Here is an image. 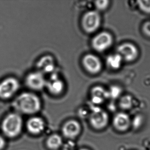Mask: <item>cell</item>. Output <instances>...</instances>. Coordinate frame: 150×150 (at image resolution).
Here are the masks:
<instances>
[{"label":"cell","instance_id":"cell-2","mask_svg":"<svg viewBox=\"0 0 150 150\" xmlns=\"http://www.w3.org/2000/svg\"><path fill=\"white\" fill-rule=\"evenodd\" d=\"M23 120L19 114L8 115L2 122L1 128L5 135L10 138L17 137L21 132Z\"/></svg>","mask_w":150,"mask_h":150},{"label":"cell","instance_id":"cell-15","mask_svg":"<svg viewBox=\"0 0 150 150\" xmlns=\"http://www.w3.org/2000/svg\"><path fill=\"white\" fill-rule=\"evenodd\" d=\"M122 58L117 53L109 55L106 59V64L110 69L114 70L119 69L122 65Z\"/></svg>","mask_w":150,"mask_h":150},{"label":"cell","instance_id":"cell-14","mask_svg":"<svg viewBox=\"0 0 150 150\" xmlns=\"http://www.w3.org/2000/svg\"><path fill=\"white\" fill-rule=\"evenodd\" d=\"M27 129L30 132L33 134H40L44 129L45 125L42 119L39 117L30 118L27 124Z\"/></svg>","mask_w":150,"mask_h":150},{"label":"cell","instance_id":"cell-8","mask_svg":"<svg viewBox=\"0 0 150 150\" xmlns=\"http://www.w3.org/2000/svg\"><path fill=\"white\" fill-rule=\"evenodd\" d=\"M109 117L105 111L101 109L95 110L90 117V124L93 128L101 129L106 127L108 122Z\"/></svg>","mask_w":150,"mask_h":150},{"label":"cell","instance_id":"cell-11","mask_svg":"<svg viewBox=\"0 0 150 150\" xmlns=\"http://www.w3.org/2000/svg\"><path fill=\"white\" fill-rule=\"evenodd\" d=\"M81 130L80 125L77 121L71 120L67 122L62 128L63 135L67 138H74Z\"/></svg>","mask_w":150,"mask_h":150},{"label":"cell","instance_id":"cell-6","mask_svg":"<svg viewBox=\"0 0 150 150\" xmlns=\"http://www.w3.org/2000/svg\"><path fill=\"white\" fill-rule=\"evenodd\" d=\"M82 63L85 70L91 74L99 73L102 68L100 59L93 54H88L85 55L82 58Z\"/></svg>","mask_w":150,"mask_h":150},{"label":"cell","instance_id":"cell-9","mask_svg":"<svg viewBox=\"0 0 150 150\" xmlns=\"http://www.w3.org/2000/svg\"><path fill=\"white\" fill-rule=\"evenodd\" d=\"M26 82L30 88L38 90L46 86V81L44 74L40 72L36 71L31 73L27 76Z\"/></svg>","mask_w":150,"mask_h":150},{"label":"cell","instance_id":"cell-17","mask_svg":"<svg viewBox=\"0 0 150 150\" xmlns=\"http://www.w3.org/2000/svg\"><path fill=\"white\" fill-rule=\"evenodd\" d=\"M91 93L92 96H97L103 99L109 97L108 91H105L103 88L100 86L95 87L92 89Z\"/></svg>","mask_w":150,"mask_h":150},{"label":"cell","instance_id":"cell-18","mask_svg":"<svg viewBox=\"0 0 150 150\" xmlns=\"http://www.w3.org/2000/svg\"><path fill=\"white\" fill-rule=\"evenodd\" d=\"M119 105L122 108L128 110L132 106V98L130 96L126 95L121 98L119 102Z\"/></svg>","mask_w":150,"mask_h":150},{"label":"cell","instance_id":"cell-10","mask_svg":"<svg viewBox=\"0 0 150 150\" xmlns=\"http://www.w3.org/2000/svg\"><path fill=\"white\" fill-rule=\"evenodd\" d=\"M46 86L49 92L55 95L60 94L64 89V82L56 73L51 75L50 79L46 81Z\"/></svg>","mask_w":150,"mask_h":150},{"label":"cell","instance_id":"cell-13","mask_svg":"<svg viewBox=\"0 0 150 150\" xmlns=\"http://www.w3.org/2000/svg\"><path fill=\"white\" fill-rule=\"evenodd\" d=\"M113 125L116 129L119 131L127 130L130 125V119L129 116L125 113H118L113 119Z\"/></svg>","mask_w":150,"mask_h":150},{"label":"cell","instance_id":"cell-19","mask_svg":"<svg viewBox=\"0 0 150 150\" xmlns=\"http://www.w3.org/2000/svg\"><path fill=\"white\" fill-rule=\"evenodd\" d=\"M137 5L139 9L146 14H150V0L138 1Z\"/></svg>","mask_w":150,"mask_h":150},{"label":"cell","instance_id":"cell-12","mask_svg":"<svg viewBox=\"0 0 150 150\" xmlns=\"http://www.w3.org/2000/svg\"><path fill=\"white\" fill-rule=\"evenodd\" d=\"M38 71L42 74L52 72L55 68V63L53 57L49 55L43 56L37 63Z\"/></svg>","mask_w":150,"mask_h":150},{"label":"cell","instance_id":"cell-20","mask_svg":"<svg viewBox=\"0 0 150 150\" xmlns=\"http://www.w3.org/2000/svg\"><path fill=\"white\" fill-rule=\"evenodd\" d=\"M110 1L108 0H99L95 2L96 8L98 11H104L109 6Z\"/></svg>","mask_w":150,"mask_h":150},{"label":"cell","instance_id":"cell-21","mask_svg":"<svg viewBox=\"0 0 150 150\" xmlns=\"http://www.w3.org/2000/svg\"><path fill=\"white\" fill-rule=\"evenodd\" d=\"M108 92L109 97H111L113 99L117 98L121 94V88L117 86H113L111 87Z\"/></svg>","mask_w":150,"mask_h":150},{"label":"cell","instance_id":"cell-1","mask_svg":"<svg viewBox=\"0 0 150 150\" xmlns=\"http://www.w3.org/2000/svg\"><path fill=\"white\" fill-rule=\"evenodd\" d=\"M14 106L18 111L23 114H35L41 108L40 99L36 95L30 93H23L14 102Z\"/></svg>","mask_w":150,"mask_h":150},{"label":"cell","instance_id":"cell-23","mask_svg":"<svg viewBox=\"0 0 150 150\" xmlns=\"http://www.w3.org/2000/svg\"><path fill=\"white\" fill-rule=\"evenodd\" d=\"M5 144H6V142H5V139L1 135H0V150H1L4 148Z\"/></svg>","mask_w":150,"mask_h":150},{"label":"cell","instance_id":"cell-5","mask_svg":"<svg viewBox=\"0 0 150 150\" xmlns=\"http://www.w3.org/2000/svg\"><path fill=\"white\" fill-rule=\"evenodd\" d=\"M20 84L15 78H8L0 82V98L8 99L12 97L19 90Z\"/></svg>","mask_w":150,"mask_h":150},{"label":"cell","instance_id":"cell-7","mask_svg":"<svg viewBox=\"0 0 150 150\" xmlns=\"http://www.w3.org/2000/svg\"><path fill=\"white\" fill-rule=\"evenodd\" d=\"M117 52L123 59L127 62L134 61L138 57V50L134 45L131 43H124L120 45L117 47Z\"/></svg>","mask_w":150,"mask_h":150},{"label":"cell","instance_id":"cell-22","mask_svg":"<svg viewBox=\"0 0 150 150\" xmlns=\"http://www.w3.org/2000/svg\"><path fill=\"white\" fill-rule=\"evenodd\" d=\"M142 30L146 36L150 38V21L144 23L142 26Z\"/></svg>","mask_w":150,"mask_h":150},{"label":"cell","instance_id":"cell-24","mask_svg":"<svg viewBox=\"0 0 150 150\" xmlns=\"http://www.w3.org/2000/svg\"><path fill=\"white\" fill-rule=\"evenodd\" d=\"M80 150H88V149H84V148H83V149H81Z\"/></svg>","mask_w":150,"mask_h":150},{"label":"cell","instance_id":"cell-4","mask_svg":"<svg viewBox=\"0 0 150 150\" xmlns=\"http://www.w3.org/2000/svg\"><path fill=\"white\" fill-rule=\"evenodd\" d=\"M113 43L112 35L107 31L99 33L93 38L91 45L93 49L98 52H103L110 48Z\"/></svg>","mask_w":150,"mask_h":150},{"label":"cell","instance_id":"cell-3","mask_svg":"<svg viewBox=\"0 0 150 150\" xmlns=\"http://www.w3.org/2000/svg\"><path fill=\"white\" fill-rule=\"evenodd\" d=\"M101 19L97 11L92 10L84 14L81 19V27L86 33L91 34L96 31L100 26Z\"/></svg>","mask_w":150,"mask_h":150},{"label":"cell","instance_id":"cell-16","mask_svg":"<svg viewBox=\"0 0 150 150\" xmlns=\"http://www.w3.org/2000/svg\"><path fill=\"white\" fill-rule=\"evenodd\" d=\"M62 138L58 134H53L48 138L47 140L48 147L52 150H56L59 148L62 144Z\"/></svg>","mask_w":150,"mask_h":150}]
</instances>
